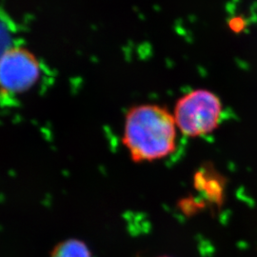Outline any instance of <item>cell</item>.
Segmentation results:
<instances>
[{
	"label": "cell",
	"mask_w": 257,
	"mask_h": 257,
	"mask_svg": "<svg viewBox=\"0 0 257 257\" xmlns=\"http://www.w3.org/2000/svg\"><path fill=\"white\" fill-rule=\"evenodd\" d=\"M50 257H92V254L84 241L71 238L59 242L52 249Z\"/></svg>",
	"instance_id": "5b68a950"
},
{
	"label": "cell",
	"mask_w": 257,
	"mask_h": 257,
	"mask_svg": "<svg viewBox=\"0 0 257 257\" xmlns=\"http://www.w3.org/2000/svg\"><path fill=\"white\" fill-rule=\"evenodd\" d=\"M195 185L196 188L201 192H205L206 194L212 199L214 202H221L223 199L224 193V184L221 179L210 173H198L195 175Z\"/></svg>",
	"instance_id": "8992f818"
},
{
	"label": "cell",
	"mask_w": 257,
	"mask_h": 257,
	"mask_svg": "<svg viewBox=\"0 0 257 257\" xmlns=\"http://www.w3.org/2000/svg\"><path fill=\"white\" fill-rule=\"evenodd\" d=\"M41 75V64L27 48L16 45L0 58V90L22 93L33 88Z\"/></svg>",
	"instance_id": "3957f363"
},
{
	"label": "cell",
	"mask_w": 257,
	"mask_h": 257,
	"mask_svg": "<svg viewBox=\"0 0 257 257\" xmlns=\"http://www.w3.org/2000/svg\"><path fill=\"white\" fill-rule=\"evenodd\" d=\"M19 24L0 6V58L10 48L19 45Z\"/></svg>",
	"instance_id": "277c9868"
},
{
	"label": "cell",
	"mask_w": 257,
	"mask_h": 257,
	"mask_svg": "<svg viewBox=\"0 0 257 257\" xmlns=\"http://www.w3.org/2000/svg\"><path fill=\"white\" fill-rule=\"evenodd\" d=\"M223 105L219 96L206 89L184 94L175 105L174 118L178 131L187 138L208 136L218 128Z\"/></svg>",
	"instance_id": "7a4b0ae2"
},
{
	"label": "cell",
	"mask_w": 257,
	"mask_h": 257,
	"mask_svg": "<svg viewBox=\"0 0 257 257\" xmlns=\"http://www.w3.org/2000/svg\"><path fill=\"white\" fill-rule=\"evenodd\" d=\"M228 27L232 33L240 34L247 27V20L240 16L233 17L229 19Z\"/></svg>",
	"instance_id": "52a82bcc"
},
{
	"label": "cell",
	"mask_w": 257,
	"mask_h": 257,
	"mask_svg": "<svg viewBox=\"0 0 257 257\" xmlns=\"http://www.w3.org/2000/svg\"><path fill=\"white\" fill-rule=\"evenodd\" d=\"M177 131L174 115L168 109L140 104L126 113L122 142L134 162H154L175 153Z\"/></svg>",
	"instance_id": "6da1fadb"
},
{
	"label": "cell",
	"mask_w": 257,
	"mask_h": 257,
	"mask_svg": "<svg viewBox=\"0 0 257 257\" xmlns=\"http://www.w3.org/2000/svg\"><path fill=\"white\" fill-rule=\"evenodd\" d=\"M159 257H170V256H159Z\"/></svg>",
	"instance_id": "ba28073f"
}]
</instances>
